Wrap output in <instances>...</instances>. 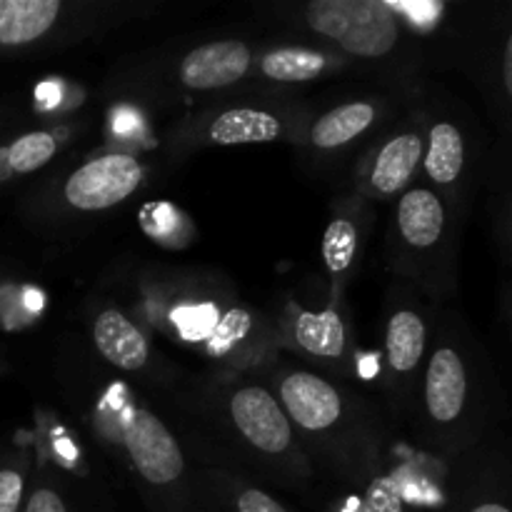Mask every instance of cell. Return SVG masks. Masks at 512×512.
<instances>
[{
	"mask_svg": "<svg viewBox=\"0 0 512 512\" xmlns=\"http://www.w3.org/2000/svg\"><path fill=\"white\" fill-rule=\"evenodd\" d=\"M223 433L240 458L260 473L285 480L313 478L315 468L300 448L293 423L270 385L255 380H230L213 398Z\"/></svg>",
	"mask_w": 512,
	"mask_h": 512,
	"instance_id": "4",
	"label": "cell"
},
{
	"mask_svg": "<svg viewBox=\"0 0 512 512\" xmlns=\"http://www.w3.org/2000/svg\"><path fill=\"white\" fill-rule=\"evenodd\" d=\"M225 495L235 512H290L268 490L248 485L238 478H225Z\"/></svg>",
	"mask_w": 512,
	"mask_h": 512,
	"instance_id": "25",
	"label": "cell"
},
{
	"mask_svg": "<svg viewBox=\"0 0 512 512\" xmlns=\"http://www.w3.org/2000/svg\"><path fill=\"white\" fill-rule=\"evenodd\" d=\"M433 333L435 315L430 313L425 295L413 285L400 283L388 298L380 363V380L395 413H410L415 390L428 363Z\"/></svg>",
	"mask_w": 512,
	"mask_h": 512,
	"instance_id": "8",
	"label": "cell"
},
{
	"mask_svg": "<svg viewBox=\"0 0 512 512\" xmlns=\"http://www.w3.org/2000/svg\"><path fill=\"white\" fill-rule=\"evenodd\" d=\"M425 153V115L423 110L405 120L398 130L380 140L365 163L363 193L373 200H398L418 183Z\"/></svg>",
	"mask_w": 512,
	"mask_h": 512,
	"instance_id": "14",
	"label": "cell"
},
{
	"mask_svg": "<svg viewBox=\"0 0 512 512\" xmlns=\"http://www.w3.org/2000/svg\"><path fill=\"white\" fill-rule=\"evenodd\" d=\"M495 238L505 268V310L512 323V160L498 158V193H495Z\"/></svg>",
	"mask_w": 512,
	"mask_h": 512,
	"instance_id": "22",
	"label": "cell"
},
{
	"mask_svg": "<svg viewBox=\"0 0 512 512\" xmlns=\"http://www.w3.org/2000/svg\"><path fill=\"white\" fill-rule=\"evenodd\" d=\"M465 220L443 195L415 183L395 200L388 228V258L400 283L428 300H448L458 288V250Z\"/></svg>",
	"mask_w": 512,
	"mask_h": 512,
	"instance_id": "3",
	"label": "cell"
},
{
	"mask_svg": "<svg viewBox=\"0 0 512 512\" xmlns=\"http://www.w3.org/2000/svg\"><path fill=\"white\" fill-rule=\"evenodd\" d=\"M0 370H3V368H0Z\"/></svg>",
	"mask_w": 512,
	"mask_h": 512,
	"instance_id": "27",
	"label": "cell"
},
{
	"mask_svg": "<svg viewBox=\"0 0 512 512\" xmlns=\"http://www.w3.org/2000/svg\"><path fill=\"white\" fill-rule=\"evenodd\" d=\"M93 343L100 358L123 373H140L153 360L148 335L118 308H105L95 315Z\"/></svg>",
	"mask_w": 512,
	"mask_h": 512,
	"instance_id": "18",
	"label": "cell"
},
{
	"mask_svg": "<svg viewBox=\"0 0 512 512\" xmlns=\"http://www.w3.org/2000/svg\"><path fill=\"white\" fill-rule=\"evenodd\" d=\"M270 390L313 468L323 465L345 483H360L378 473L383 423L368 400L323 373L293 365L273 373Z\"/></svg>",
	"mask_w": 512,
	"mask_h": 512,
	"instance_id": "2",
	"label": "cell"
},
{
	"mask_svg": "<svg viewBox=\"0 0 512 512\" xmlns=\"http://www.w3.org/2000/svg\"><path fill=\"white\" fill-rule=\"evenodd\" d=\"M343 65V58L328 48H305V45H278L265 50L255 58V68L260 78L275 85H300L315 83L325 75L335 73Z\"/></svg>",
	"mask_w": 512,
	"mask_h": 512,
	"instance_id": "20",
	"label": "cell"
},
{
	"mask_svg": "<svg viewBox=\"0 0 512 512\" xmlns=\"http://www.w3.org/2000/svg\"><path fill=\"white\" fill-rule=\"evenodd\" d=\"M385 115H388V103L383 98H353L348 103L333 105L310 120L305 125L303 140L313 155L333 158L373 133Z\"/></svg>",
	"mask_w": 512,
	"mask_h": 512,
	"instance_id": "16",
	"label": "cell"
},
{
	"mask_svg": "<svg viewBox=\"0 0 512 512\" xmlns=\"http://www.w3.org/2000/svg\"><path fill=\"white\" fill-rule=\"evenodd\" d=\"M458 63L480 90L512 160V0L480 5L458 25Z\"/></svg>",
	"mask_w": 512,
	"mask_h": 512,
	"instance_id": "7",
	"label": "cell"
},
{
	"mask_svg": "<svg viewBox=\"0 0 512 512\" xmlns=\"http://www.w3.org/2000/svg\"><path fill=\"white\" fill-rule=\"evenodd\" d=\"M288 338L293 348L310 363L343 368L353 360V338H350L348 320L338 303H330L323 310H290Z\"/></svg>",
	"mask_w": 512,
	"mask_h": 512,
	"instance_id": "17",
	"label": "cell"
},
{
	"mask_svg": "<svg viewBox=\"0 0 512 512\" xmlns=\"http://www.w3.org/2000/svg\"><path fill=\"white\" fill-rule=\"evenodd\" d=\"M120 438L140 483L160 498H173L185 488L188 460L168 425L140 405L120 413Z\"/></svg>",
	"mask_w": 512,
	"mask_h": 512,
	"instance_id": "12",
	"label": "cell"
},
{
	"mask_svg": "<svg viewBox=\"0 0 512 512\" xmlns=\"http://www.w3.org/2000/svg\"><path fill=\"white\" fill-rule=\"evenodd\" d=\"M35 468L25 450L0 448V512L23 510Z\"/></svg>",
	"mask_w": 512,
	"mask_h": 512,
	"instance_id": "23",
	"label": "cell"
},
{
	"mask_svg": "<svg viewBox=\"0 0 512 512\" xmlns=\"http://www.w3.org/2000/svg\"><path fill=\"white\" fill-rule=\"evenodd\" d=\"M365 225H368V210L363 200L343 203L330 218L320 243V255L333 283L343 285L353 275L365 240Z\"/></svg>",
	"mask_w": 512,
	"mask_h": 512,
	"instance_id": "19",
	"label": "cell"
},
{
	"mask_svg": "<svg viewBox=\"0 0 512 512\" xmlns=\"http://www.w3.org/2000/svg\"><path fill=\"white\" fill-rule=\"evenodd\" d=\"M0 125H3V120H0Z\"/></svg>",
	"mask_w": 512,
	"mask_h": 512,
	"instance_id": "26",
	"label": "cell"
},
{
	"mask_svg": "<svg viewBox=\"0 0 512 512\" xmlns=\"http://www.w3.org/2000/svg\"><path fill=\"white\" fill-rule=\"evenodd\" d=\"M145 170L130 153H105L70 170L58 188L30 195V210L45 215H98L123 205L143 185Z\"/></svg>",
	"mask_w": 512,
	"mask_h": 512,
	"instance_id": "9",
	"label": "cell"
},
{
	"mask_svg": "<svg viewBox=\"0 0 512 512\" xmlns=\"http://www.w3.org/2000/svg\"><path fill=\"white\" fill-rule=\"evenodd\" d=\"M425 115V153L420 183L443 195L445 203L468 220L475 190L488 168V145L478 120L458 100H438Z\"/></svg>",
	"mask_w": 512,
	"mask_h": 512,
	"instance_id": "5",
	"label": "cell"
},
{
	"mask_svg": "<svg viewBox=\"0 0 512 512\" xmlns=\"http://www.w3.org/2000/svg\"><path fill=\"white\" fill-rule=\"evenodd\" d=\"M298 13V23L343 60L393 65L408 53L403 15L383 0H313Z\"/></svg>",
	"mask_w": 512,
	"mask_h": 512,
	"instance_id": "6",
	"label": "cell"
},
{
	"mask_svg": "<svg viewBox=\"0 0 512 512\" xmlns=\"http://www.w3.org/2000/svg\"><path fill=\"white\" fill-rule=\"evenodd\" d=\"M253 68L255 50L250 43L240 38L208 40L173 60L168 80L185 93L210 95L245 83L253 75Z\"/></svg>",
	"mask_w": 512,
	"mask_h": 512,
	"instance_id": "13",
	"label": "cell"
},
{
	"mask_svg": "<svg viewBox=\"0 0 512 512\" xmlns=\"http://www.w3.org/2000/svg\"><path fill=\"white\" fill-rule=\"evenodd\" d=\"M80 5L65 0H0V53H28L75 25Z\"/></svg>",
	"mask_w": 512,
	"mask_h": 512,
	"instance_id": "15",
	"label": "cell"
},
{
	"mask_svg": "<svg viewBox=\"0 0 512 512\" xmlns=\"http://www.w3.org/2000/svg\"><path fill=\"white\" fill-rule=\"evenodd\" d=\"M435 512H512V443L490 435L448 463Z\"/></svg>",
	"mask_w": 512,
	"mask_h": 512,
	"instance_id": "10",
	"label": "cell"
},
{
	"mask_svg": "<svg viewBox=\"0 0 512 512\" xmlns=\"http://www.w3.org/2000/svg\"><path fill=\"white\" fill-rule=\"evenodd\" d=\"M305 120L285 103H243L210 108L193 118L185 140L205 148H230V145H265L280 140H303Z\"/></svg>",
	"mask_w": 512,
	"mask_h": 512,
	"instance_id": "11",
	"label": "cell"
},
{
	"mask_svg": "<svg viewBox=\"0 0 512 512\" xmlns=\"http://www.w3.org/2000/svg\"><path fill=\"white\" fill-rule=\"evenodd\" d=\"M503 410V388L485 348L460 315L440 313L408 413L418 443L448 465L495 435Z\"/></svg>",
	"mask_w": 512,
	"mask_h": 512,
	"instance_id": "1",
	"label": "cell"
},
{
	"mask_svg": "<svg viewBox=\"0 0 512 512\" xmlns=\"http://www.w3.org/2000/svg\"><path fill=\"white\" fill-rule=\"evenodd\" d=\"M330 512H423L393 473H373L355 483V493L340 500Z\"/></svg>",
	"mask_w": 512,
	"mask_h": 512,
	"instance_id": "21",
	"label": "cell"
},
{
	"mask_svg": "<svg viewBox=\"0 0 512 512\" xmlns=\"http://www.w3.org/2000/svg\"><path fill=\"white\" fill-rule=\"evenodd\" d=\"M20 512H73L70 510L68 498H65L63 488H60L58 478L48 473V470H38L30 478L28 495H25L23 510Z\"/></svg>",
	"mask_w": 512,
	"mask_h": 512,
	"instance_id": "24",
	"label": "cell"
}]
</instances>
